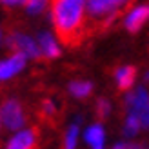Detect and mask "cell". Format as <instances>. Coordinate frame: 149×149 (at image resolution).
Listing matches in <instances>:
<instances>
[{"label": "cell", "mask_w": 149, "mask_h": 149, "mask_svg": "<svg viewBox=\"0 0 149 149\" xmlns=\"http://www.w3.org/2000/svg\"><path fill=\"white\" fill-rule=\"evenodd\" d=\"M51 20L64 46L77 47L89 35L86 0H51Z\"/></svg>", "instance_id": "obj_1"}, {"label": "cell", "mask_w": 149, "mask_h": 149, "mask_svg": "<svg viewBox=\"0 0 149 149\" xmlns=\"http://www.w3.org/2000/svg\"><path fill=\"white\" fill-rule=\"evenodd\" d=\"M133 0H87V33H96L106 29Z\"/></svg>", "instance_id": "obj_2"}, {"label": "cell", "mask_w": 149, "mask_h": 149, "mask_svg": "<svg viewBox=\"0 0 149 149\" xmlns=\"http://www.w3.org/2000/svg\"><path fill=\"white\" fill-rule=\"evenodd\" d=\"M125 107L127 115H133L140 120L142 129H149V95L144 87H138L135 93L125 96Z\"/></svg>", "instance_id": "obj_3"}, {"label": "cell", "mask_w": 149, "mask_h": 149, "mask_svg": "<svg viewBox=\"0 0 149 149\" xmlns=\"http://www.w3.org/2000/svg\"><path fill=\"white\" fill-rule=\"evenodd\" d=\"M0 115H2V122L9 131H18L22 129V125L26 122L24 111L18 100H6L2 104V109H0Z\"/></svg>", "instance_id": "obj_4"}, {"label": "cell", "mask_w": 149, "mask_h": 149, "mask_svg": "<svg viewBox=\"0 0 149 149\" xmlns=\"http://www.w3.org/2000/svg\"><path fill=\"white\" fill-rule=\"evenodd\" d=\"M7 46H9V49H13L15 53H24L29 58H40L42 56L40 46H36L29 36L22 35V33H11L7 36Z\"/></svg>", "instance_id": "obj_5"}, {"label": "cell", "mask_w": 149, "mask_h": 149, "mask_svg": "<svg viewBox=\"0 0 149 149\" xmlns=\"http://www.w3.org/2000/svg\"><path fill=\"white\" fill-rule=\"evenodd\" d=\"M26 55L24 53H13L9 58L0 62V80H7L15 77L17 73H20L26 65Z\"/></svg>", "instance_id": "obj_6"}, {"label": "cell", "mask_w": 149, "mask_h": 149, "mask_svg": "<svg viewBox=\"0 0 149 149\" xmlns=\"http://www.w3.org/2000/svg\"><path fill=\"white\" fill-rule=\"evenodd\" d=\"M149 20V4L147 6H140L136 9H133L127 18H125V29L131 33H136L146 22Z\"/></svg>", "instance_id": "obj_7"}, {"label": "cell", "mask_w": 149, "mask_h": 149, "mask_svg": "<svg viewBox=\"0 0 149 149\" xmlns=\"http://www.w3.org/2000/svg\"><path fill=\"white\" fill-rule=\"evenodd\" d=\"M35 146V131L33 129H26L17 133L7 144V149H33Z\"/></svg>", "instance_id": "obj_8"}, {"label": "cell", "mask_w": 149, "mask_h": 149, "mask_svg": "<svg viewBox=\"0 0 149 149\" xmlns=\"http://www.w3.org/2000/svg\"><path fill=\"white\" fill-rule=\"evenodd\" d=\"M38 46L42 49V55L47 58H56L60 56V47H58L56 40L49 33H40L38 35Z\"/></svg>", "instance_id": "obj_9"}, {"label": "cell", "mask_w": 149, "mask_h": 149, "mask_svg": "<svg viewBox=\"0 0 149 149\" xmlns=\"http://www.w3.org/2000/svg\"><path fill=\"white\" fill-rule=\"evenodd\" d=\"M115 77H116V84H118V89H120V91H127V89H131L133 82H135V77H136V69L133 68V65H125V68H120V69H116Z\"/></svg>", "instance_id": "obj_10"}, {"label": "cell", "mask_w": 149, "mask_h": 149, "mask_svg": "<svg viewBox=\"0 0 149 149\" xmlns=\"http://www.w3.org/2000/svg\"><path fill=\"white\" fill-rule=\"evenodd\" d=\"M84 138H86V142L91 146V149H104V140H106V136H104V127L100 124H95L91 127H87L86 133H84Z\"/></svg>", "instance_id": "obj_11"}, {"label": "cell", "mask_w": 149, "mask_h": 149, "mask_svg": "<svg viewBox=\"0 0 149 149\" xmlns=\"http://www.w3.org/2000/svg\"><path fill=\"white\" fill-rule=\"evenodd\" d=\"M69 91H71L73 96H77V98H86V96H89V93L93 91V84L91 82H84V80L71 82Z\"/></svg>", "instance_id": "obj_12"}, {"label": "cell", "mask_w": 149, "mask_h": 149, "mask_svg": "<svg viewBox=\"0 0 149 149\" xmlns=\"http://www.w3.org/2000/svg\"><path fill=\"white\" fill-rule=\"evenodd\" d=\"M140 129H142V124H140L138 118L133 116V115H127V118H125V125H124V135L125 136H135Z\"/></svg>", "instance_id": "obj_13"}, {"label": "cell", "mask_w": 149, "mask_h": 149, "mask_svg": "<svg viewBox=\"0 0 149 149\" xmlns=\"http://www.w3.org/2000/svg\"><path fill=\"white\" fill-rule=\"evenodd\" d=\"M77 140H78V125L73 124L65 133V140H64V147L65 149H74L77 147Z\"/></svg>", "instance_id": "obj_14"}, {"label": "cell", "mask_w": 149, "mask_h": 149, "mask_svg": "<svg viewBox=\"0 0 149 149\" xmlns=\"http://www.w3.org/2000/svg\"><path fill=\"white\" fill-rule=\"evenodd\" d=\"M24 4H26V7H27V11H29V13L36 15V13H40L44 7H46L47 0H26Z\"/></svg>", "instance_id": "obj_15"}, {"label": "cell", "mask_w": 149, "mask_h": 149, "mask_svg": "<svg viewBox=\"0 0 149 149\" xmlns=\"http://www.w3.org/2000/svg\"><path fill=\"white\" fill-rule=\"evenodd\" d=\"M109 111H111L109 102L104 100V98H100L98 104H96V113H98V116H100V118H106V116L109 115Z\"/></svg>", "instance_id": "obj_16"}, {"label": "cell", "mask_w": 149, "mask_h": 149, "mask_svg": "<svg viewBox=\"0 0 149 149\" xmlns=\"http://www.w3.org/2000/svg\"><path fill=\"white\" fill-rule=\"evenodd\" d=\"M115 149H144V146H138V144H116Z\"/></svg>", "instance_id": "obj_17"}, {"label": "cell", "mask_w": 149, "mask_h": 149, "mask_svg": "<svg viewBox=\"0 0 149 149\" xmlns=\"http://www.w3.org/2000/svg\"><path fill=\"white\" fill-rule=\"evenodd\" d=\"M44 113H46V115H53V113H55V106H53L49 100L44 102Z\"/></svg>", "instance_id": "obj_18"}, {"label": "cell", "mask_w": 149, "mask_h": 149, "mask_svg": "<svg viewBox=\"0 0 149 149\" xmlns=\"http://www.w3.org/2000/svg\"><path fill=\"white\" fill-rule=\"evenodd\" d=\"M2 4H7V6H13V4H24L26 0H0Z\"/></svg>", "instance_id": "obj_19"}, {"label": "cell", "mask_w": 149, "mask_h": 149, "mask_svg": "<svg viewBox=\"0 0 149 149\" xmlns=\"http://www.w3.org/2000/svg\"><path fill=\"white\" fill-rule=\"evenodd\" d=\"M0 122H2V115H0Z\"/></svg>", "instance_id": "obj_20"}]
</instances>
